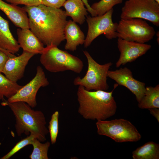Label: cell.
<instances>
[{
  "label": "cell",
  "mask_w": 159,
  "mask_h": 159,
  "mask_svg": "<svg viewBox=\"0 0 159 159\" xmlns=\"http://www.w3.org/2000/svg\"><path fill=\"white\" fill-rule=\"evenodd\" d=\"M23 8L28 15L29 29L44 45L58 46L64 41L65 11L42 4Z\"/></svg>",
  "instance_id": "obj_1"
},
{
  "label": "cell",
  "mask_w": 159,
  "mask_h": 159,
  "mask_svg": "<svg viewBox=\"0 0 159 159\" xmlns=\"http://www.w3.org/2000/svg\"><path fill=\"white\" fill-rule=\"evenodd\" d=\"M115 85L111 92L103 90L88 91L79 86L77 92L79 103L78 112L84 119L105 120L113 116L117 106L112 95Z\"/></svg>",
  "instance_id": "obj_2"
},
{
  "label": "cell",
  "mask_w": 159,
  "mask_h": 159,
  "mask_svg": "<svg viewBox=\"0 0 159 159\" xmlns=\"http://www.w3.org/2000/svg\"><path fill=\"white\" fill-rule=\"evenodd\" d=\"M1 105L9 106L15 117V127L17 135L23 134L33 135L41 142L46 140L48 129L44 114L40 110H35L25 102H9L4 100Z\"/></svg>",
  "instance_id": "obj_3"
},
{
  "label": "cell",
  "mask_w": 159,
  "mask_h": 159,
  "mask_svg": "<svg viewBox=\"0 0 159 159\" xmlns=\"http://www.w3.org/2000/svg\"><path fill=\"white\" fill-rule=\"evenodd\" d=\"M41 54V64L50 72L71 70L80 74L83 69V63L80 58L59 49L56 46H46Z\"/></svg>",
  "instance_id": "obj_4"
},
{
  "label": "cell",
  "mask_w": 159,
  "mask_h": 159,
  "mask_svg": "<svg viewBox=\"0 0 159 159\" xmlns=\"http://www.w3.org/2000/svg\"><path fill=\"white\" fill-rule=\"evenodd\" d=\"M96 125L99 135L109 137L116 142H136L141 138L136 127L125 119L98 120Z\"/></svg>",
  "instance_id": "obj_5"
},
{
  "label": "cell",
  "mask_w": 159,
  "mask_h": 159,
  "mask_svg": "<svg viewBox=\"0 0 159 159\" xmlns=\"http://www.w3.org/2000/svg\"><path fill=\"white\" fill-rule=\"evenodd\" d=\"M88 62V68L85 76H78L73 81L75 85L81 86L87 90L106 91L109 88L107 83V73L112 63L108 62L101 65L95 61L86 51H83Z\"/></svg>",
  "instance_id": "obj_6"
},
{
  "label": "cell",
  "mask_w": 159,
  "mask_h": 159,
  "mask_svg": "<svg viewBox=\"0 0 159 159\" xmlns=\"http://www.w3.org/2000/svg\"><path fill=\"white\" fill-rule=\"evenodd\" d=\"M116 32L118 38L140 43L151 40L156 34L153 27L145 20L139 18L121 19Z\"/></svg>",
  "instance_id": "obj_7"
},
{
  "label": "cell",
  "mask_w": 159,
  "mask_h": 159,
  "mask_svg": "<svg viewBox=\"0 0 159 159\" xmlns=\"http://www.w3.org/2000/svg\"><path fill=\"white\" fill-rule=\"evenodd\" d=\"M121 19L139 18L159 26V4L155 0H127L121 9Z\"/></svg>",
  "instance_id": "obj_8"
},
{
  "label": "cell",
  "mask_w": 159,
  "mask_h": 159,
  "mask_svg": "<svg viewBox=\"0 0 159 159\" xmlns=\"http://www.w3.org/2000/svg\"><path fill=\"white\" fill-rule=\"evenodd\" d=\"M113 11V8L102 15L87 16L86 21L88 30L84 44L85 47H89L96 38L102 34L109 40L117 37L116 30L118 23L112 21Z\"/></svg>",
  "instance_id": "obj_9"
},
{
  "label": "cell",
  "mask_w": 159,
  "mask_h": 159,
  "mask_svg": "<svg viewBox=\"0 0 159 159\" xmlns=\"http://www.w3.org/2000/svg\"><path fill=\"white\" fill-rule=\"evenodd\" d=\"M49 84L43 69L40 66H38L34 78L7 101L9 102H22L32 108L35 107L37 105L36 96L38 91L40 87H46Z\"/></svg>",
  "instance_id": "obj_10"
},
{
  "label": "cell",
  "mask_w": 159,
  "mask_h": 159,
  "mask_svg": "<svg viewBox=\"0 0 159 159\" xmlns=\"http://www.w3.org/2000/svg\"><path fill=\"white\" fill-rule=\"evenodd\" d=\"M107 77L115 81L117 84L123 86L129 90L139 102L145 91V84L134 78L131 70L126 67L115 70H109Z\"/></svg>",
  "instance_id": "obj_11"
},
{
  "label": "cell",
  "mask_w": 159,
  "mask_h": 159,
  "mask_svg": "<svg viewBox=\"0 0 159 159\" xmlns=\"http://www.w3.org/2000/svg\"><path fill=\"white\" fill-rule=\"evenodd\" d=\"M117 44L120 54L116 63L117 68L135 61L145 54L151 47L150 44L128 41L119 38L117 39Z\"/></svg>",
  "instance_id": "obj_12"
},
{
  "label": "cell",
  "mask_w": 159,
  "mask_h": 159,
  "mask_svg": "<svg viewBox=\"0 0 159 159\" xmlns=\"http://www.w3.org/2000/svg\"><path fill=\"white\" fill-rule=\"evenodd\" d=\"M35 54L23 51L17 57H9L6 61L2 73L9 80L15 82L24 76L25 67L29 61Z\"/></svg>",
  "instance_id": "obj_13"
},
{
  "label": "cell",
  "mask_w": 159,
  "mask_h": 159,
  "mask_svg": "<svg viewBox=\"0 0 159 159\" xmlns=\"http://www.w3.org/2000/svg\"><path fill=\"white\" fill-rule=\"evenodd\" d=\"M16 32L18 43L23 51L35 54L42 53L45 48L44 44L29 29L19 28Z\"/></svg>",
  "instance_id": "obj_14"
},
{
  "label": "cell",
  "mask_w": 159,
  "mask_h": 159,
  "mask_svg": "<svg viewBox=\"0 0 159 159\" xmlns=\"http://www.w3.org/2000/svg\"><path fill=\"white\" fill-rule=\"evenodd\" d=\"M0 10L16 26L21 29H29V18L23 7L0 0Z\"/></svg>",
  "instance_id": "obj_15"
},
{
  "label": "cell",
  "mask_w": 159,
  "mask_h": 159,
  "mask_svg": "<svg viewBox=\"0 0 159 159\" xmlns=\"http://www.w3.org/2000/svg\"><path fill=\"white\" fill-rule=\"evenodd\" d=\"M64 33L66 40L64 46L66 50L74 51L79 45L84 44L85 39L84 34L79 26L73 20L67 21Z\"/></svg>",
  "instance_id": "obj_16"
},
{
  "label": "cell",
  "mask_w": 159,
  "mask_h": 159,
  "mask_svg": "<svg viewBox=\"0 0 159 159\" xmlns=\"http://www.w3.org/2000/svg\"><path fill=\"white\" fill-rule=\"evenodd\" d=\"M0 48L14 54L20 48L18 41L14 37L9 27V21L0 14Z\"/></svg>",
  "instance_id": "obj_17"
},
{
  "label": "cell",
  "mask_w": 159,
  "mask_h": 159,
  "mask_svg": "<svg viewBox=\"0 0 159 159\" xmlns=\"http://www.w3.org/2000/svg\"><path fill=\"white\" fill-rule=\"evenodd\" d=\"M62 6L67 16L71 17L73 21L81 25L85 22L87 10L82 0H67Z\"/></svg>",
  "instance_id": "obj_18"
},
{
  "label": "cell",
  "mask_w": 159,
  "mask_h": 159,
  "mask_svg": "<svg viewBox=\"0 0 159 159\" xmlns=\"http://www.w3.org/2000/svg\"><path fill=\"white\" fill-rule=\"evenodd\" d=\"M132 157L133 159H159V145L148 142L133 151Z\"/></svg>",
  "instance_id": "obj_19"
},
{
  "label": "cell",
  "mask_w": 159,
  "mask_h": 159,
  "mask_svg": "<svg viewBox=\"0 0 159 159\" xmlns=\"http://www.w3.org/2000/svg\"><path fill=\"white\" fill-rule=\"evenodd\" d=\"M142 109L159 108V85L145 87L144 95L138 104Z\"/></svg>",
  "instance_id": "obj_20"
},
{
  "label": "cell",
  "mask_w": 159,
  "mask_h": 159,
  "mask_svg": "<svg viewBox=\"0 0 159 159\" xmlns=\"http://www.w3.org/2000/svg\"><path fill=\"white\" fill-rule=\"evenodd\" d=\"M23 86L13 82L0 73V100H5L14 95Z\"/></svg>",
  "instance_id": "obj_21"
},
{
  "label": "cell",
  "mask_w": 159,
  "mask_h": 159,
  "mask_svg": "<svg viewBox=\"0 0 159 159\" xmlns=\"http://www.w3.org/2000/svg\"><path fill=\"white\" fill-rule=\"evenodd\" d=\"M32 145L33 150L29 156L31 159H48V152L51 143L47 141L42 143L37 139L34 138Z\"/></svg>",
  "instance_id": "obj_22"
},
{
  "label": "cell",
  "mask_w": 159,
  "mask_h": 159,
  "mask_svg": "<svg viewBox=\"0 0 159 159\" xmlns=\"http://www.w3.org/2000/svg\"><path fill=\"white\" fill-rule=\"evenodd\" d=\"M123 0H101L95 3L91 6L97 16L102 15L113 8L117 4H121Z\"/></svg>",
  "instance_id": "obj_23"
},
{
  "label": "cell",
  "mask_w": 159,
  "mask_h": 159,
  "mask_svg": "<svg viewBox=\"0 0 159 159\" xmlns=\"http://www.w3.org/2000/svg\"><path fill=\"white\" fill-rule=\"evenodd\" d=\"M59 112L55 111L52 115L49 123L48 130L52 144L56 142L59 132Z\"/></svg>",
  "instance_id": "obj_24"
},
{
  "label": "cell",
  "mask_w": 159,
  "mask_h": 159,
  "mask_svg": "<svg viewBox=\"0 0 159 159\" xmlns=\"http://www.w3.org/2000/svg\"><path fill=\"white\" fill-rule=\"evenodd\" d=\"M36 138L30 134L26 138L18 142L13 148L6 154L1 158V159H9L14 154L26 145H32L33 140Z\"/></svg>",
  "instance_id": "obj_25"
},
{
  "label": "cell",
  "mask_w": 159,
  "mask_h": 159,
  "mask_svg": "<svg viewBox=\"0 0 159 159\" xmlns=\"http://www.w3.org/2000/svg\"><path fill=\"white\" fill-rule=\"evenodd\" d=\"M10 4L17 6L24 5L25 6H33L42 4L41 0H5Z\"/></svg>",
  "instance_id": "obj_26"
},
{
  "label": "cell",
  "mask_w": 159,
  "mask_h": 159,
  "mask_svg": "<svg viewBox=\"0 0 159 159\" xmlns=\"http://www.w3.org/2000/svg\"><path fill=\"white\" fill-rule=\"evenodd\" d=\"M42 4L57 8H60L67 0H41Z\"/></svg>",
  "instance_id": "obj_27"
},
{
  "label": "cell",
  "mask_w": 159,
  "mask_h": 159,
  "mask_svg": "<svg viewBox=\"0 0 159 159\" xmlns=\"http://www.w3.org/2000/svg\"><path fill=\"white\" fill-rule=\"evenodd\" d=\"M9 57L5 52L0 50V73H2L5 63Z\"/></svg>",
  "instance_id": "obj_28"
},
{
  "label": "cell",
  "mask_w": 159,
  "mask_h": 159,
  "mask_svg": "<svg viewBox=\"0 0 159 159\" xmlns=\"http://www.w3.org/2000/svg\"><path fill=\"white\" fill-rule=\"evenodd\" d=\"M85 6L88 11L91 14L92 16H97L94 10L92 8L88 2V0H82Z\"/></svg>",
  "instance_id": "obj_29"
},
{
  "label": "cell",
  "mask_w": 159,
  "mask_h": 159,
  "mask_svg": "<svg viewBox=\"0 0 159 159\" xmlns=\"http://www.w3.org/2000/svg\"><path fill=\"white\" fill-rule=\"evenodd\" d=\"M150 113L159 122V109L158 108H152L148 109Z\"/></svg>",
  "instance_id": "obj_30"
},
{
  "label": "cell",
  "mask_w": 159,
  "mask_h": 159,
  "mask_svg": "<svg viewBox=\"0 0 159 159\" xmlns=\"http://www.w3.org/2000/svg\"><path fill=\"white\" fill-rule=\"evenodd\" d=\"M0 50L5 52L6 54L9 56V57H14L15 56L14 54H12L8 52L5 51L2 49L0 48Z\"/></svg>",
  "instance_id": "obj_31"
},
{
  "label": "cell",
  "mask_w": 159,
  "mask_h": 159,
  "mask_svg": "<svg viewBox=\"0 0 159 159\" xmlns=\"http://www.w3.org/2000/svg\"><path fill=\"white\" fill-rule=\"evenodd\" d=\"M156 35L157 36V42L158 43V44H159V31L157 33H156Z\"/></svg>",
  "instance_id": "obj_32"
},
{
  "label": "cell",
  "mask_w": 159,
  "mask_h": 159,
  "mask_svg": "<svg viewBox=\"0 0 159 159\" xmlns=\"http://www.w3.org/2000/svg\"><path fill=\"white\" fill-rule=\"evenodd\" d=\"M159 4V0H155Z\"/></svg>",
  "instance_id": "obj_33"
}]
</instances>
